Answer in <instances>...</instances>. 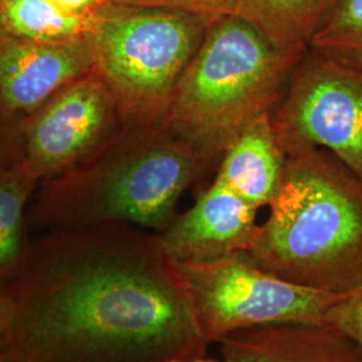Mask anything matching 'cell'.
<instances>
[{"mask_svg": "<svg viewBox=\"0 0 362 362\" xmlns=\"http://www.w3.org/2000/svg\"><path fill=\"white\" fill-rule=\"evenodd\" d=\"M0 291V362H187L207 351L179 263L132 224L47 231Z\"/></svg>", "mask_w": 362, "mask_h": 362, "instance_id": "cell-1", "label": "cell"}, {"mask_svg": "<svg viewBox=\"0 0 362 362\" xmlns=\"http://www.w3.org/2000/svg\"><path fill=\"white\" fill-rule=\"evenodd\" d=\"M248 252L267 272L334 294L362 287V181L320 148L286 152Z\"/></svg>", "mask_w": 362, "mask_h": 362, "instance_id": "cell-2", "label": "cell"}, {"mask_svg": "<svg viewBox=\"0 0 362 362\" xmlns=\"http://www.w3.org/2000/svg\"><path fill=\"white\" fill-rule=\"evenodd\" d=\"M206 170L167 125H125L88 158L46 180L33 208L47 231L127 223L161 233Z\"/></svg>", "mask_w": 362, "mask_h": 362, "instance_id": "cell-3", "label": "cell"}, {"mask_svg": "<svg viewBox=\"0 0 362 362\" xmlns=\"http://www.w3.org/2000/svg\"><path fill=\"white\" fill-rule=\"evenodd\" d=\"M305 52L278 50L245 21L220 18L184 71L165 125L204 169L219 165L248 124L272 115Z\"/></svg>", "mask_w": 362, "mask_h": 362, "instance_id": "cell-4", "label": "cell"}, {"mask_svg": "<svg viewBox=\"0 0 362 362\" xmlns=\"http://www.w3.org/2000/svg\"><path fill=\"white\" fill-rule=\"evenodd\" d=\"M211 25L192 13L115 3L93 15L94 70L127 125H165L177 85Z\"/></svg>", "mask_w": 362, "mask_h": 362, "instance_id": "cell-5", "label": "cell"}, {"mask_svg": "<svg viewBox=\"0 0 362 362\" xmlns=\"http://www.w3.org/2000/svg\"><path fill=\"white\" fill-rule=\"evenodd\" d=\"M179 266L188 286L196 322L208 345L255 326L324 324L327 310L348 296L282 279L263 269L248 251Z\"/></svg>", "mask_w": 362, "mask_h": 362, "instance_id": "cell-6", "label": "cell"}, {"mask_svg": "<svg viewBox=\"0 0 362 362\" xmlns=\"http://www.w3.org/2000/svg\"><path fill=\"white\" fill-rule=\"evenodd\" d=\"M282 152L320 148L362 181V70L306 49L272 113Z\"/></svg>", "mask_w": 362, "mask_h": 362, "instance_id": "cell-7", "label": "cell"}, {"mask_svg": "<svg viewBox=\"0 0 362 362\" xmlns=\"http://www.w3.org/2000/svg\"><path fill=\"white\" fill-rule=\"evenodd\" d=\"M125 125L113 94L93 69L25 117L15 157L34 179L49 180L88 158Z\"/></svg>", "mask_w": 362, "mask_h": 362, "instance_id": "cell-8", "label": "cell"}, {"mask_svg": "<svg viewBox=\"0 0 362 362\" xmlns=\"http://www.w3.org/2000/svg\"><path fill=\"white\" fill-rule=\"evenodd\" d=\"M94 69L88 37L35 42L0 30V106L30 116L69 82Z\"/></svg>", "mask_w": 362, "mask_h": 362, "instance_id": "cell-9", "label": "cell"}, {"mask_svg": "<svg viewBox=\"0 0 362 362\" xmlns=\"http://www.w3.org/2000/svg\"><path fill=\"white\" fill-rule=\"evenodd\" d=\"M257 214V208L215 177L194 206L176 214L157 236L177 263L209 262L250 250L258 231Z\"/></svg>", "mask_w": 362, "mask_h": 362, "instance_id": "cell-10", "label": "cell"}, {"mask_svg": "<svg viewBox=\"0 0 362 362\" xmlns=\"http://www.w3.org/2000/svg\"><path fill=\"white\" fill-rule=\"evenodd\" d=\"M219 344L228 362H362V350L324 324L255 326L233 332Z\"/></svg>", "mask_w": 362, "mask_h": 362, "instance_id": "cell-11", "label": "cell"}, {"mask_svg": "<svg viewBox=\"0 0 362 362\" xmlns=\"http://www.w3.org/2000/svg\"><path fill=\"white\" fill-rule=\"evenodd\" d=\"M284 163L272 115H264L233 139L220 158L215 177L251 207H269L279 189Z\"/></svg>", "mask_w": 362, "mask_h": 362, "instance_id": "cell-12", "label": "cell"}, {"mask_svg": "<svg viewBox=\"0 0 362 362\" xmlns=\"http://www.w3.org/2000/svg\"><path fill=\"white\" fill-rule=\"evenodd\" d=\"M338 0H235L233 16L282 52H305Z\"/></svg>", "mask_w": 362, "mask_h": 362, "instance_id": "cell-13", "label": "cell"}, {"mask_svg": "<svg viewBox=\"0 0 362 362\" xmlns=\"http://www.w3.org/2000/svg\"><path fill=\"white\" fill-rule=\"evenodd\" d=\"M37 184L15 156L0 165V288L26 254V207Z\"/></svg>", "mask_w": 362, "mask_h": 362, "instance_id": "cell-14", "label": "cell"}, {"mask_svg": "<svg viewBox=\"0 0 362 362\" xmlns=\"http://www.w3.org/2000/svg\"><path fill=\"white\" fill-rule=\"evenodd\" d=\"M93 15L70 13L52 0H0V30L35 42L88 37Z\"/></svg>", "mask_w": 362, "mask_h": 362, "instance_id": "cell-15", "label": "cell"}, {"mask_svg": "<svg viewBox=\"0 0 362 362\" xmlns=\"http://www.w3.org/2000/svg\"><path fill=\"white\" fill-rule=\"evenodd\" d=\"M308 49L362 70V0H338L311 35Z\"/></svg>", "mask_w": 362, "mask_h": 362, "instance_id": "cell-16", "label": "cell"}, {"mask_svg": "<svg viewBox=\"0 0 362 362\" xmlns=\"http://www.w3.org/2000/svg\"><path fill=\"white\" fill-rule=\"evenodd\" d=\"M110 3L130 7L167 8L192 13L215 23L220 18L233 13L235 0H110Z\"/></svg>", "mask_w": 362, "mask_h": 362, "instance_id": "cell-17", "label": "cell"}, {"mask_svg": "<svg viewBox=\"0 0 362 362\" xmlns=\"http://www.w3.org/2000/svg\"><path fill=\"white\" fill-rule=\"evenodd\" d=\"M324 325L348 337L362 350V287L336 302L326 313Z\"/></svg>", "mask_w": 362, "mask_h": 362, "instance_id": "cell-18", "label": "cell"}, {"mask_svg": "<svg viewBox=\"0 0 362 362\" xmlns=\"http://www.w3.org/2000/svg\"><path fill=\"white\" fill-rule=\"evenodd\" d=\"M52 1L70 13L85 15V16H91L98 13L107 3H110V0H52Z\"/></svg>", "mask_w": 362, "mask_h": 362, "instance_id": "cell-19", "label": "cell"}, {"mask_svg": "<svg viewBox=\"0 0 362 362\" xmlns=\"http://www.w3.org/2000/svg\"><path fill=\"white\" fill-rule=\"evenodd\" d=\"M6 327H7V305H6V299L0 291V344L6 333Z\"/></svg>", "mask_w": 362, "mask_h": 362, "instance_id": "cell-20", "label": "cell"}, {"mask_svg": "<svg viewBox=\"0 0 362 362\" xmlns=\"http://www.w3.org/2000/svg\"><path fill=\"white\" fill-rule=\"evenodd\" d=\"M187 362H228L227 360H223V361H218V360H208V358H204V357H197V358H194V360H189V361Z\"/></svg>", "mask_w": 362, "mask_h": 362, "instance_id": "cell-21", "label": "cell"}, {"mask_svg": "<svg viewBox=\"0 0 362 362\" xmlns=\"http://www.w3.org/2000/svg\"><path fill=\"white\" fill-rule=\"evenodd\" d=\"M161 362H185V361H181V360H167V361H161Z\"/></svg>", "mask_w": 362, "mask_h": 362, "instance_id": "cell-22", "label": "cell"}, {"mask_svg": "<svg viewBox=\"0 0 362 362\" xmlns=\"http://www.w3.org/2000/svg\"><path fill=\"white\" fill-rule=\"evenodd\" d=\"M0 107H1V106H0ZM1 109H3V107H1ZM3 110H4V109H3Z\"/></svg>", "mask_w": 362, "mask_h": 362, "instance_id": "cell-23", "label": "cell"}]
</instances>
